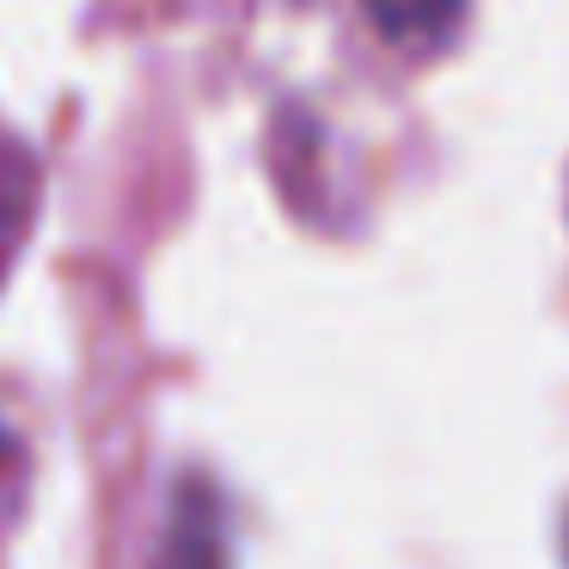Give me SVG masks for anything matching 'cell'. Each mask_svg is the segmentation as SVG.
<instances>
[{
	"mask_svg": "<svg viewBox=\"0 0 569 569\" xmlns=\"http://www.w3.org/2000/svg\"><path fill=\"white\" fill-rule=\"evenodd\" d=\"M368 13L392 43H435L453 31L459 0H368Z\"/></svg>",
	"mask_w": 569,
	"mask_h": 569,
	"instance_id": "cell-1",
	"label": "cell"
}]
</instances>
